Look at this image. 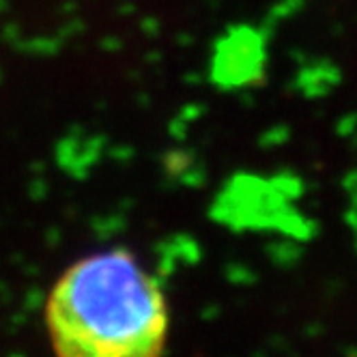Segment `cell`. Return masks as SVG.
Instances as JSON below:
<instances>
[{
  "label": "cell",
  "mask_w": 357,
  "mask_h": 357,
  "mask_svg": "<svg viewBox=\"0 0 357 357\" xmlns=\"http://www.w3.org/2000/svg\"><path fill=\"white\" fill-rule=\"evenodd\" d=\"M46 325L56 357H162L168 306L136 256L114 248L80 259L58 277Z\"/></svg>",
  "instance_id": "6da1fadb"
}]
</instances>
